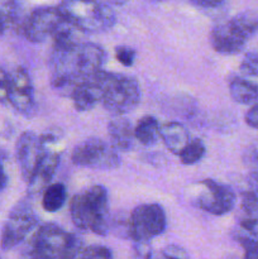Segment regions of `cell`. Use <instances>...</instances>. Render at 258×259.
<instances>
[{
    "label": "cell",
    "instance_id": "obj_1",
    "mask_svg": "<svg viewBox=\"0 0 258 259\" xmlns=\"http://www.w3.org/2000/svg\"><path fill=\"white\" fill-rule=\"evenodd\" d=\"M105 61L106 52L95 43L53 47L48 61L51 85L58 93L70 95L83 78L103 70Z\"/></svg>",
    "mask_w": 258,
    "mask_h": 259
},
{
    "label": "cell",
    "instance_id": "obj_2",
    "mask_svg": "<svg viewBox=\"0 0 258 259\" xmlns=\"http://www.w3.org/2000/svg\"><path fill=\"white\" fill-rule=\"evenodd\" d=\"M82 240L53 223L34 230L20 252L19 259H75Z\"/></svg>",
    "mask_w": 258,
    "mask_h": 259
},
{
    "label": "cell",
    "instance_id": "obj_3",
    "mask_svg": "<svg viewBox=\"0 0 258 259\" xmlns=\"http://www.w3.org/2000/svg\"><path fill=\"white\" fill-rule=\"evenodd\" d=\"M73 225L82 232H91L104 237L110 229L109 196L104 186L96 185L76 194L70 202Z\"/></svg>",
    "mask_w": 258,
    "mask_h": 259
},
{
    "label": "cell",
    "instance_id": "obj_4",
    "mask_svg": "<svg viewBox=\"0 0 258 259\" xmlns=\"http://www.w3.org/2000/svg\"><path fill=\"white\" fill-rule=\"evenodd\" d=\"M57 8L63 18L82 33L105 32L115 24L114 10L100 0H62Z\"/></svg>",
    "mask_w": 258,
    "mask_h": 259
},
{
    "label": "cell",
    "instance_id": "obj_5",
    "mask_svg": "<svg viewBox=\"0 0 258 259\" xmlns=\"http://www.w3.org/2000/svg\"><path fill=\"white\" fill-rule=\"evenodd\" d=\"M40 153L38 163L28 185V194L38 195L46 190L55 177L62 153V133L60 131L45 132L39 136Z\"/></svg>",
    "mask_w": 258,
    "mask_h": 259
},
{
    "label": "cell",
    "instance_id": "obj_6",
    "mask_svg": "<svg viewBox=\"0 0 258 259\" xmlns=\"http://www.w3.org/2000/svg\"><path fill=\"white\" fill-rule=\"evenodd\" d=\"M190 199L195 206L215 217L230 212L237 202V196L232 187L210 179L192 185Z\"/></svg>",
    "mask_w": 258,
    "mask_h": 259
},
{
    "label": "cell",
    "instance_id": "obj_7",
    "mask_svg": "<svg viewBox=\"0 0 258 259\" xmlns=\"http://www.w3.org/2000/svg\"><path fill=\"white\" fill-rule=\"evenodd\" d=\"M71 161L75 166L93 169H114L120 164L118 149L100 138L85 139L73 148Z\"/></svg>",
    "mask_w": 258,
    "mask_h": 259
},
{
    "label": "cell",
    "instance_id": "obj_8",
    "mask_svg": "<svg viewBox=\"0 0 258 259\" xmlns=\"http://www.w3.org/2000/svg\"><path fill=\"white\" fill-rule=\"evenodd\" d=\"M128 223L131 239L134 242H149L166 230V212L158 204L139 205L131 212Z\"/></svg>",
    "mask_w": 258,
    "mask_h": 259
},
{
    "label": "cell",
    "instance_id": "obj_9",
    "mask_svg": "<svg viewBox=\"0 0 258 259\" xmlns=\"http://www.w3.org/2000/svg\"><path fill=\"white\" fill-rule=\"evenodd\" d=\"M38 218L28 201L18 202L5 220L0 237V247L3 250H9L17 247L37 228Z\"/></svg>",
    "mask_w": 258,
    "mask_h": 259
},
{
    "label": "cell",
    "instance_id": "obj_10",
    "mask_svg": "<svg viewBox=\"0 0 258 259\" xmlns=\"http://www.w3.org/2000/svg\"><path fill=\"white\" fill-rule=\"evenodd\" d=\"M141 101V86L134 77L115 73L104 96V108L114 115H123L134 110Z\"/></svg>",
    "mask_w": 258,
    "mask_h": 259
},
{
    "label": "cell",
    "instance_id": "obj_11",
    "mask_svg": "<svg viewBox=\"0 0 258 259\" xmlns=\"http://www.w3.org/2000/svg\"><path fill=\"white\" fill-rule=\"evenodd\" d=\"M114 76L115 73L100 70L78 82L70 94L76 110H93L99 103H101Z\"/></svg>",
    "mask_w": 258,
    "mask_h": 259
},
{
    "label": "cell",
    "instance_id": "obj_12",
    "mask_svg": "<svg viewBox=\"0 0 258 259\" xmlns=\"http://www.w3.org/2000/svg\"><path fill=\"white\" fill-rule=\"evenodd\" d=\"M65 20L58 8H37L23 23V34L29 42L42 43L52 37Z\"/></svg>",
    "mask_w": 258,
    "mask_h": 259
},
{
    "label": "cell",
    "instance_id": "obj_13",
    "mask_svg": "<svg viewBox=\"0 0 258 259\" xmlns=\"http://www.w3.org/2000/svg\"><path fill=\"white\" fill-rule=\"evenodd\" d=\"M8 103L23 115L34 111V90L29 72L24 67H17L9 72Z\"/></svg>",
    "mask_w": 258,
    "mask_h": 259
},
{
    "label": "cell",
    "instance_id": "obj_14",
    "mask_svg": "<svg viewBox=\"0 0 258 259\" xmlns=\"http://www.w3.org/2000/svg\"><path fill=\"white\" fill-rule=\"evenodd\" d=\"M249 39L232 18L215 25L210 33V45L214 51L222 55H237L242 52Z\"/></svg>",
    "mask_w": 258,
    "mask_h": 259
},
{
    "label": "cell",
    "instance_id": "obj_15",
    "mask_svg": "<svg viewBox=\"0 0 258 259\" xmlns=\"http://www.w3.org/2000/svg\"><path fill=\"white\" fill-rule=\"evenodd\" d=\"M40 153L39 136L34 132H23L15 144V156L19 164L20 175L23 180L28 182L34 172Z\"/></svg>",
    "mask_w": 258,
    "mask_h": 259
},
{
    "label": "cell",
    "instance_id": "obj_16",
    "mask_svg": "<svg viewBox=\"0 0 258 259\" xmlns=\"http://www.w3.org/2000/svg\"><path fill=\"white\" fill-rule=\"evenodd\" d=\"M108 134L110 137L111 146L118 151H131L134 146V142L137 141L133 124L131 123V120L120 115H116L108 124Z\"/></svg>",
    "mask_w": 258,
    "mask_h": 259
},
{
    "label": "cell",
    "instance_id": "obj_17",
    "mask_svg": "<svg viewBox=\"0 0 258 259\" xmlns=\"http://www.w3.org/2000/svg\"><path fill=\"white\" fill-rule=\"evenodd\" d=\"M159 138L171 153L179 156L190 142V133L179 121H168L159 128Z\"/></svg>",
    "mask_w": 258,
    "mask_h": 259
},
{
    "label": "cell",
    "instance_id": "obj_18",
    "mask_svg": "<svg viewBox=\"0 0 258 259\" xmlns=\"http://www.w3.org/2000/svg\"><path fill=\"white\" fill-rule=\"evenodd\" d=\"M229 94L235 103L249 105L258 100V85L247 78L234 77L229 82Z\"/></svg>",
    "mask_w": 258,
    "mask_h": 259
},
{
    "label": "cell",
    "instance_id": "obj_19",
    "mask_svg": "<svg viewBox=\"0 0 258 259\" xmlns=\"http://www.w3.org/2000/svg\"><path fill=\"white\" fill-rule=\"evenodd\" d=\"M159 124L154 116H143L134 126L136 139L143 146H153L159 139Z\"/></svg>",
    "mask_w": 258,
    "mask_h": 259
},
{
    "label": "cell",
    "instance_id": "obj_20",
    "mask_svg": "<svg viewBox=\"0 0 258 259\" xmlns=\"http://www.w3.org/2000/svg\"><path fill=\"white\" fill-rule=\"evenodd\" d=\"M67 200V190L61 182L48 185L43 191L42 206L46 211L56 212L63 207Z\"/></svg>",
    "mask_w": 258,
    "mask_h": 259
},
{
    "label": "cell",
    "instance_id": "obj_21",
    "mask_svg": "<svg viewBox=\"0 0 258 259\" xmlns=\"http://www.w3.org/2000/svg\"><path fill=\"white\" fill-rule=\"evenodd\" d=\"M205 152H206V148H205V144L201 139H190V142L186 144V147H185V148L182 149L181 153L179 154L180 161L184 164H186V166H191V164L197 163V162H200L204 158Z\"/></svg>",
    "mask_w": 258,
    "mask_h": 259
},
{
    "label": "cell",
    "instance_id": "obj_22",
    "mask_svg": "<svg viewBox=\"0 0 258 259\" xmlns=\"http://www.w3.org/2000/svg\"><path fill=\"white\" fill-rule=\"evenodd\" d=\"M240 29L245 33L249 38L258 33V13L253 10H244L242 13H238L237 15L232 18Z\"/></svg>",
    "mask_w": 258,
    "mask_h": 259
},
{
    "label": "cell",
    "instance_id": "obj_23",
    "mask_svg": "<svg viewBox=\"0 0 258 259\" xmlns=\"http://www.w3.org/2000/svg\"><path fill=\"white\" fill-rule=\"evenodd\" d=\"M75 259H113V254L109 248L103 245H90L81 248Z\"/></svg>",
    "mask_w": 258,
    "mask_h": 259
},
{
    "label": "cell",
    "instance_id": "obj_24",
    "mask_svg": "<svg viewBox=\"0 0 258 259\" xmlns=\"http://www.w3.org/2000/svg\"><path fill=\"white\" fill-rule=\"evenodd\" d=\"M240 71L247 76L258 77V51H252L244 56L240 62Z\"/></svg>",
    "mask_w": 258,
    "mask_h": 259
},
{
    "label": "cell",
    "instance_id": "obj_25",
    "mask_svg": "<svg viewBox=\"0 0 258 259\" xmlns=\"http://www.w3.org/2000/svg\"><path fill=\"white\" fill-rule=\"evenodd\" d=\"M234 237L240 243L243 249H244V257H243V259H258V240L245 237V235L239 234V233H237Z\"/></svg>",
    "mask_w": 258,
    "mask_h": 259
},
{
    "label": "cell",
    "instance_id": "obj_26",
    "mask_svg": "<svg viewBox=\"0 0 258 259\" xmlns=\"http://www.w3.org/2000/svg\"><path fill=\"white\" fill-rule=\"evenodd\" d=\"M136 50L126 46H119L115 48V58L125 67H131L133 66L134 60H136Z\"/></svg>",
    "mask_w": 258,
    "mask_h": 259
},
{
    "label": "cell",
    "instance_id": "obj_27",
    "mask_svg": "<svg viewBox=\"0 0 258 259\" xmlns=\"http://www.w3.org/2000/svg\"><path fill=\"white\" fill-rule=\"evenodd\" d=\"M162 254L168 259H189L186 250L180 247V245L175 244L167 245L166 248H163Z\"/></svg>",
    "mask_w": 258,
    "mask_h": 259
},
{
    "label": "cell",
    "instance_id": "obj_28",
    "mask_svg": "<svg viewBox=\"0 0 258 259\" xmlns=\"http://www.w3.org/2000/svg\"><path fill=\"white\" fill-rule=\"evenodd\" d=\"M244 120L248 126H250L253 129H258V100H255L252 104L249 110L245 113Z\"/></svg>",
    "mask_w": 258,
    "mask_h": 259
},
{
    "label": "cell",
    "instance_id": "obj_29",
    "mask_svg": "<svg viewBox=\"0 0 258 259\" xmlns=\"http://www.w3.org/2000/svg\"><path fill=\"white\" fill-rule=\"evenodd\" d=\"M8 85H9V73L0 67V103L8 104Z\"/></svg>",
    "mask_w": 258,
    "mask_h": 259
},
{
    "label": "cell",
    "instance_id": "obj_30",
    "mask_svg": "<svg viewBox=\"0 0 258 259\" xmlns=\"http://www.w3.org/2000/svg\"><path fill=\"white\" fill-rule=\"evenodd\" d=\"M195 7L201 9H219L227 3V0H190Z\"/></svg>",
    "mask_w": 258,
    "mask_h": 259
},
{
    "label": "cell",
    "instance_id": "obj_31",
    "mask_svg": "<svg viewBox=\"0 0 258 259\" xmlns=\"http://www.w3.org/2000/svg\"><path fill=\"white\" fill-rule=\"evenodd\" d=\"M8 185V176H7V172L4 169V164H3L2 158H0V191L7 187Z\"/></svg>",
    "mask_w": 258,
    "mask_h": 259
},
{
    "label": "cell",
    "instance_id": "obj_32",
    "mask_svg": "<svg viewBox=\"0 0 258 259\" xmlns=\"http://www.w3.org/2000/svg\"><path fill=\"white\" fill-rule=\"evenodd\" d=\"M100 2L105 3L108 5H121V4H125L128 0H100Z\"/></svg>",
    "mask_w": 258,
    "mask_h": 259
},
{
    "label": "cell",
    "instance_id": "obj_33",
    "mask_svg": "<svg viewBox=\"0 0 258 259\" xmlns=\"http://www.w3.org/2000/svg\"><path fill=\"white\" fill-rule=\"evenodd\" d=\"M154 259H168V258H166V257H164V255L162 254V252H161V253H159V254L157 255V257L154 258Z\"/></svg>",
    "mask_w": 258,
    "mask_h": 259
},
{
    "label": "cell",
    "instance_id": "obj_34",
    "mask_svg": "<svg viewBox=\"0 0 258 259\" xmlns=\"http://www.w3.org/2000/svg\"><path fill=\"white\" fill-rule=\"evenodd\" d=\"M0 259H2V258H0Z\"/></svg>",
    "mask_w": 258,
    "mask_h": 259
}]
</instances>
